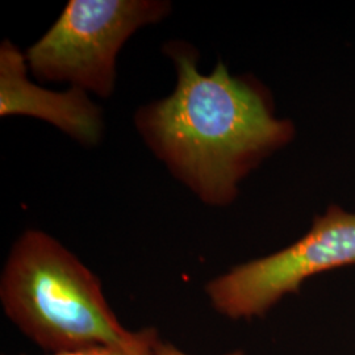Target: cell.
Returning a JSON list of instances; mask_svg holds the SVG:
<instances>
[{
    "label": "cell",
    "mask_w": 355,
    "mask_h": 355,
    "mask_svg": "<svg viewBox=\"0 0 355 355\" xmlns=\"http://www.w3.org/2000/svg\"><path fill=\"white\" fill-rule=\"evenodd\" d=\"M24 51L11 40L0 44V116H29L60 129L78 144L92 148L104 135L102 108L83 89L51 91L28 78Z\"/></svg>",
    "instance_id": "5b68a950"
},
{
    "label": "cell",
    "mask_w": 355,
    "mask_h": 355,
    "mask_svg": "<svg viewBox=\"0 0 355 355\" xmlns=\"http://www.w3.org/2000/svg\"><path fill=\"white\" fill-rule=\"evenodd\" d=\"M171 11L167 0H70L24 51L28 70L41 82L69 83L107 99L114 92L117 55L125 42Z\"/></svg>",
    "instance_id": "3957f363"
},
{
    "label": "cell",
    "mask_w": 355,
    "mask_h": 355,
    "mask_svg": "<svg viewBox=\"0 0 355 355\" xmlns=\"http://www.w3.org/2000/svg\"><path fill=\"white\" fill-rule=\"evenodd\" d=\"M159 340L158 330L153 327H145L141 329L129 330L127 336L117 343L71 353L45 355H154L155 345Z\"/></svg>",
    "instance_id": "8992f818"
},
{
    "label": "cell",
    "mask_w": 355,
    "mask_h": 355,
    "mask_svg": "<svg viewBox=\"0 0 355 355\" xmlns=\"http://www.w3.org/2000/svg\"><path fill=\"white\" fill-rule=\"evenodd\" d=\"M6 318L46 354L117 343L128 334L102 280L64 243L28 228L13 242L0 275Z\"/></svg>",
    "instance_id": "7a4b0ae2"
},
{
    "label": "cell",
    "mask_w": 355,
    "mask_h": 355,
    "mask_svg": "<svg viewBox=\"0 0 355 355\" xmlns=\"http://www.w3.org/2000/svg\"><path fill=\"white\" fill-rule=\"evenodd\" d=\"M355 265V214L331 204L290 246L233 267L208 280L204 292L216 313L239 321L266 316L283 297L330 270Z\"/></svg>",
    "instance_id": "277c9868"
},
{
    "label": "cell",
    "mask_w": 355,
    "mask_h": 355,
    "mask_svg": "<svg viewBox=\"0 0 355 355\" xmlns=\"http://www.w3.org/2000/svg\"><path fill=\"white\" fill-rule=\"evenodd\" d=\"M154 355H191L186 352H183L182 349H179L177 345L168 341H164L162 338L155 345V350H154ZM223 355H245L242 350H234L230 353H225Z\"/></svg>",
    "instance_id": "52a82bcc"
},
{
    "label": "cell",
    "mask_w": 355,
    "mask_h": 355,
    "mask_svg": "<svg viewBox=\"0 0 355 355\" xmlns=\"http://www.w3.org/2000/svg\"><path fill=\"white\" fill-rule=\"evenodd\" d=\"M177 71L174 91L140 107L133 123L168 173L208 207H228L240 183L274 153L290 145L296 129L275 114L266 86L252 76H232L223 61L199 70V51L186 41L164 46Z\"/></svg>",
    "instance_id": "6da1fadb"
}]
</instances>
